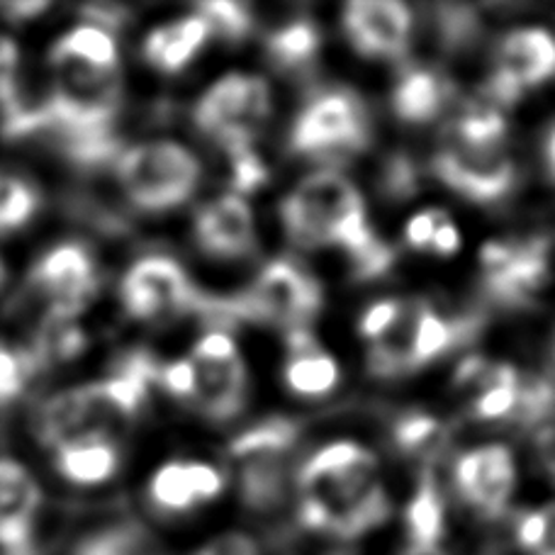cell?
Masks as SVG:
<instances>
[{
    "label": "cell",
    "mask_w": 555,
    "mask_h": 555,
    "mask_svg": "<svg viewBox=\"0 0 555 555\" xmlns=\"http://www.w3.org/2000/svg\"><path fill=\"white\" fill-rule=\"evenodd\" d=\"M35 283L52 300L49 314L68 320H76L98 291L91 256L78 244L56 246L52 254H47L37 266Z\"/></svg>",
    "instance_id": "9"
},
{
    "label": "cell",
    "mask_w": 555,
    "mask_h": 555,
    "mask_svg": "<svg viewBox=\"0 0 555 555\" xmlns=\"http://www.w3.org/2000/svg\"><path fill=\"white\" fill-rule=\"evenodd\" d=\"M3 281H5V266L0 261V285H3Z\"/></svg>",
    "instance_id": "52"
},
{
    "label": "cell",
    "mask_w": 555,
    "mask_h": 555,
    "mask_svg": "<svg viewBox=\"0 0 555 555\" xmlns=\"http://www.w3.org/2000/svg\"><path fill=\"white\" fill-rule=\"evenodd\" d=\"M443 217V212H420L416 217H412L408 230V242L414 246V249H431L436 227H439V220Z\"/></svg>",
    "instance_id": "42"
},
{
    "label": "cell",
    "mask_w": 555,
    "mask_h": 555,
    "mask_svg": "<svg viewBox=\"0 0 555 555\" xmlns=\"http://www.w3.org/2000/svg\"><path fill=\"white\" fill-rule=\"evenodd\" d=\"M446 103V86L431 72H412L395 88L392 107L404 122L424 125L441 113Z\"/></svg>",
    "instance_id": "19"
},
{
    "label": "cell",
    "mask_w": 555,
    "mask_h": 555,
    "mask_svg": "<svg viewBox=\"0 0 555 555\" xmlns=\"http://www.w3.org/2000/svg\"><path fill=\"white\" fill-rule=\"evenodd\" d=\"M434 171L441 181L473 197L478 203H490L507 195L514 185V164L500 146H468L451 142L441 149L434 162Z\"/></svg>",
    "instance_id": "8"
},
{
    "label": "cell",
    "mask_w": 555,
    "mask_h": 555,
    "mask_svg": "<svg viewBox=\"0 0 555 555\" xmlns=\"http://www.w3.org/2000/svg\"><path fill=\"white\" fill-rule=\"evenodd\" d=\"M232 158V183L236 193L246 195L259 191V188L269 181V168L263 166L259 156L254 154V149H242V152L230 154Z\"/></svg>",
    "instance_id": "35"
},
{
    "label": "cell",
    "mask_w": 555,
    "mask_h": 555,
    "mask_svg": "<svg viewBox=\"0 0 555 555\" xmlns=\"http://www.w3.org/2000/svg\"><path fill=\"white\" fill-rule=\"evenodd\" d=\"M383 181H385V191L395 197H408L414 193V188H416L414 168L408 158H395V162H390L388 171H385V176H383Z\"/></svg>",
    "instance_id": "40"
},
{
    "label": "cell",
    "mask_w": 555,
    "mask_h": 555,
    "mask_svg": "<svg viewBox=\"0 0 555 555\" xmlns=\"http://www.w3.org/2000/svg\"><path fill=\"white\" fill-rule=\"evenodd\" d=\"M83 346H86V336L81 326H76V322L68 320V317L49 314L42 336H39L37 349H33L29 353L35 356L37 365H42L49 361L74 359V356L83 351Z\"/></svg>",
    "instance_id": "25"
},
{
    "label": "cell",
    "mask_w": 555,
    "mask_h": 555,
    "mask_svg": "<svg viewBox=\"0 0 555 555\" xmlns=\"http://www.w3.org/2000/svg\"><path fill=\"white\" fill-rule=\"evenodd\" d=\"M117 176L130 201L149 212L185 203L201 183V164L173 142H152L120 154Z\"/></svg>",
    "instance_id": "2"
},
{
    "label": "cell",
    "mask_w": 555,
    "mask_h": 555,
    "mask_svg": "<svg viewBox=\"0 0 555 555\" xmlns=\"http://www.w3.org/2000/svg\"><path fill=\"white\" fill-rule=\"evenodd\" d=\"M439 434H441L439 422L426 414H410L395 426V441H398L400 449L408 453H426L429 449H434Z\"/></svg>",
    "instance_id": "34"
},
{
    "label": "cell",
    "mask_w": 555,
    "mask_h": 555,
    "mask_svg": "<svg viewBox=\"0 0 555 555\" xmlns=\"http://www.w3.org/2000/svg\"><path fill=\"white\" fill-rule=\"evenodd\" d=\"M322 287L312 275L291 261H273L263 269L251 291L230 297L232 320L283 324L287 330H305L320 312Z\"/></svg>",
    "instance_id": "3"
},
{
    "label": "cell",
    "mask_w": 555,
    "mask_h": 555,
    "mask_svg": "<svg viewBox=\"0 0 555 555\" xmlns=\"http://www.w3.org/2000/svg\"><path fill=\"white\" fill-rule=\"evenodd\" d=\"M201 555H259L251 539L242 537V533H227V537L212 541L205 546Z\"/></svg>",
    "instance_id": "44"
},
{
    "label": "cell",
    "mask_w": 555,
    "mask_h": 555,
    "mask_svg": "<svg viewBox=\"0 0 555 555\" xmlns=\"http://www.w3.org/2000/svg\"><path fill=\"white\" fill-rule=\"evenodd\" d=\"M494 74L519 93L555 74V39L543 29H517L502 39Z\"/></svg>",
    "instance_id": "14"
},
{
    "label": "cell",
    "mask_w": 555,
    "mask_h": 555,
    "mask_svg": "<svg viewBox=\"0 0 555 555\" xmlns=\"http://www.w3.org/2000/svg\"><path fill=\"white\" fill-rule=\"evenodd\" d=\"M478 395L473 400V412L480 420H500L514 412L519 395V375L512 365H488L478 383Z\"/></svg>",
    "instance_id": "22"
},
{
    "label": "cell",
    "mask_w": 555,
    "mask_h": 555,
    "mask_svg": "<svg viewBox=\"0 0 555 555\" xmlns=\"http://www.w3.org/2000/svg\"><path fill=\"white\" fill-rule=\"evenodd\" d=\"M463 330L461 326L443 322L439 314H434L431 310L422 307L420 314H416L412 334V371L422 369V365L439 359L441 353L449 351Z\"/></svg>",
    "instance_id": "23"
},
{
    "label": "cell",
    "mask_w": 555,
    "mask_h": 555,
    "mask_svg": "<svg viewBox=\"0 0 555 555\" xmlns=\"http://www.w3.org/2000/svg\"><path fill=\"white\" fill-rule=\"evenodd\" d=\"M514 412H517L521 424H543L555 412V385L543 378H533L527 385L519 383Z\"/></svg>",
    "instance_id": "31"
},
{
    "label": "cell",
    "mask_w": 555,
    "mask_h": 555,
    "mask_svg": "<svg viewBox=\"0 0 555 555\" xmlns=\"http://www.w3.org/2000/svg\"><path fill=\"white\" fill-rule=\"evenodd\" d=\"M507 125L494 111H473L453 127V142L468 146H500Z\"/></svg>",
    "instance_id": "29"
},
{
    "label": "cell",
    "mask_w": 555,
    "mask_h": 555,
    "mask_svg": "<svg viewBox=\"0 0 555 555\" xmlns=\"http://www.w3.org/2000/svg\"><path fill=\"white\" fill-rule=\"evenodd\" d=\"M39 490L20 463L0 461V548L5 555H37L33 546Z\"/></svg>",
    "instance_id": "12"
},
{
    "label": "cell",
    "mask_w": 555,
    "mask_h": 555,
    "mask_svg": "<svg viewBox=\"0 0 555 555\" xmlns=\"http://www.w3.org/2000/svg\"><path fill=\"white\" fill-rule=\"evenodd\" d=\"M285 380L287 388L295 395H302V398H322V395L332 392L336 383H339V365L320 349L291 356V361L285 365Z\"/></svg>",
    "instance_id": "20"
},
{
    "label": "cell",
    "mask_w": 555,
    "mask_h": 555,
    "mask_svg": "<svg viewBox=\"0 0 555 555\" xmlns=\"http://www.w3.org/2000/svg\"><path fill=\"white\" fill-rule=\"evenodd\" d=\"M37 210V195L25 181L0 176V232L23 227Z\"/></svg>",
    "instance_id": "28"
},
{
    "label": "cell",
    "mask_w": 555,
    "mask_h": 555,
    "mask_svg": "<svg viewBox=\"0 0 555 555\" xmlns=\"http://www.w3.org/2000/svg\"><path fill=\"white\" fill-rule=\"evenodd\" d=\"M195 398L215 422H227L244 410L246 369L234 341L222 332L207 334L195 346Z\"/></svg>",
    "instance_id": "6"
},
{
    "label": "cell",
    "mask_w": 555,
    "mask_h": 555,
    "mask_svg": "<svg viewBox=\"0 0 555 555\" xmlns=\"http://www.w3.org/2000/svg\"><path fill=\"white\" fill-rule=\"evenodd\" d=\"M404 555H443L439 548H410Z\"/></svg>",
    "instance_id": "51"
},
{
    "label": "cell",
    "mask_w": 555,
    "mask_h": 555,
    "mask_svg": "<svg viewBox=\"0 0 555 555\" xmlns=\"http://www.w3.org/2000/svg\"><path fill=\"white\" fill-rule=\"evenodd\" d=\"M197 297L185 271L166 256L139 261L122 281V300L137 320H158L164 314L195 312Z\"/></svg>",
    "instance_id": "7"
},
{
    "label": "cell",
    "mask_w": 555,
    "mask_h": 555,
    "mask_svg": "<svg viewBox=\"0 0 555 555\" xmlns=\"http://www.w3.org/2000/svg\"><path fill=\"white\" fill-rule=\"evenodd\" d=\"M139 546H142V531L130 524V527L93 533V537L81 541L74 555H137Z\"/></svg>",
    "instance_id": "33"
},
{
    "label": "cell",
    "mask_w": 555,
    "mask_h": 555,
    "mask_svg": "<svg viewBox=\"0 0 555 555\" xmlns=\"http://www.w3.org/2000/svg\"><path fill=\"white\" fill-rule=\"evenodd\" d=\"M408 529L412 548H436L443 533V502L429 473L408 507Z\"/></svg>",
    "instance_id": "21"
},
{
    "label": "cell",
    "mask_w": 555,
    "mask_h": 555,
    "mask_svg": "<svg viewBox=\"0 0 555 555\" xmlns=\"http://www.w3.org/2000/svg\"><path fill=\"white\" fill-rule=\"evenodd\" d=\"M210 35V27L201 15L183 17L178 23L154 29L144 42V54L162 72L176 74L193 62V56L201 52Z\"/></svg>",
    "instance_id": "15"
},
{
    "label": "cell",
    "mask_w": 555,
    "mask_h": 555,
    "mask_svg": "<svg viewBox=\"0 0 555 555\" xmlns=\"http://www.w3.org/2000/svg\"><path fill=\"white\" fill-rule=\"evenodd\" d=\"M49 5L47 3H0V13H3L8 20H29L39 13H44Z\"/></svg>",
    "instance_id": "48"
},
{
    "label": "cell",
    "mask_w": 555,
    "mask_h": 555,
    "mask_svg": "<svg viewBox=\"0 0 555 555\" xmlns=\"http://www.w3.org/2000/svg\"><path fill=\"white\" fill-rule=\"evenodd\" d=\"M459 246H461V234H459V230H455V227L449 222V217L443 215L441 220H439V227H436L431 249H434L436 254H441V256H451V254L459 251Z\"/></svg>",
    "instance_id": "46"
},
{
    "label": "cell",
    "mask_w": 555,
    "mask_h": 555,
    "mask_svg": "<svg viewBox=\"0 0 555 555\" xmlns=\"http://www.w3.org/2000/svg\"><path fill=\"white\" fill-rule=\"evenodd\" d=\"M291 144L297 154L314 158L361 152L369 144V120L361 101L351 93L317 98L297 117Z\"/></svg>",
    "instance_id": "5"
},
{
    "label": "cell",
    "mask_w": 555,
    "mask_h": 555,
    "mask_svg": "<svg viewBox=\"0 0 555 555\" xmlns=\"http://www.w3.org/2000/svg\"><path fill=\"white\" fill-rule=\"evenodd\" d=\"M351 261H353V271L359 278H378V275L390 271L395 254L388 244L375 240L365 246L363 251L351 256Z\"/></svg>",
    "instance_id": "37"
},
{
    "label": "cell",
    "mask_w": 555,
    "mask_h": 555,
    "mask_svg": "<svg viewBox=\"0 0 555 555\" xmlns=\"http://www.w3.org/2000/svg\"><path fill=\"white\" fill-rule=\"evenodd\" d=\"M197 15H201L210 33H217L222 39H236L246 37L251 29V15L249 10L240 3H224V0H215V3H203L197 8Z\"/></svg>",
    "instance_id": "30"
},
{
    "label": "cell",
    "mask_w": 555,
    "mask_h": 555,
    "mask_svg": "<svg viewBox=\"0 0 555 555\" xmlns=\"http://www.w3.org/2000/svg\"><path fill=\"white\" fill-rule=\"evenodd\" d=\"M543 529H546V521H543V512H531L519 521L517 527V537L519 543L527 551L537 553L543 543Z\"/></svg>",
    "instance_id": "45"
},
{
    "label": "cell",
    "mask_w": 555,
    "mask_h": 555,
    "mask_svg": "<svg viewBox=\"0 0 555 555\" xmlns=\"http://www.w3.org/2000/svg\"><path fill=\"white\" fill-rule=\"evenodd\" d=\"M56 465L76 485H98L117 468V453L111 439H83L56 449Z\"/></svg>",
    "instance_id": "16"
},
{
    "label": "cell",
    "mask_w": 555,
    "mask_h": 555,
    "mask_svg": "<svg viewBox=\"0 0 555 555\" xmlns=\"http://www.w3.org/2000/svg\"><path fill=\"white\" fill-rule=\"evenodd\" d=\"M271 91L259 76L230 74L203 95L195 122L227 152L251 149L259 127L269 120Z\"/></svg>",
    "instance_id": "4"
},
{
    "label": "cell",
    "mask_w": 555,
    "mask_h": 555,
    "mask_svg": "<svg viewBox=\"0 0 555 555\" xmlns=\"http://www.w3.org/2000/svg\"><path fill=\"white\" fill-rule=\"evenodd\" d=\"M158 383L173 398H195V369L191 361H176L158 371Z\"/></svg>",
    "instance_id": "39"
},
{
    "label": "cell",
    "mask_w": 555,
    "mask_h": 555,
    "mask_svg": "<svg viewBox=\"0 0 555 555\" xmlns=\"http://www.w3.org/2000/svg\"><path fill=\"white\" fill-rule=\"evenodd\" d=\"M188 470H191L193 490L197 502L212 500L222 492V475L205 463H188Z\"/></svg>",
    "instance_id": "41"
},
{
    "label": "cell",
    "mask_w": 555,
    "mask_h": 555,
    "mask_svg": "<svg viewBox=\"0 0 555 555\" xmlns=\"http://www.w3.org/2000/svg\"><path fill=\"white\" fill-rule=\"evenodd\" d=\"M514 459L504 446H485L463 453L455 463V485L473 507L488 517L504 509L514 492Z\"/></svg>",
    "instance_id": "11"
},
{
    "label": "cell",
    "mask_w": 555,
    "mask_h": 555,
    "mask_svg": "<svg viewBox=\"0 0 555 555\" xmlns=\"http://www.w3.org/2000/svg\"><path fill=\"white\" fill-rule=\"evenodd\" d=\"M546 164H548V171H551L553 181H555V127L546 139Z\"/></svg>",
    "instance_id": "50"
},
{
    "label": "cell",
    "mask_w": 555,
    "mask_h": 555,
    "mask_svg": "<svg viewBox=\"0 0 555 555\" xmlns=\"http://www.w3.org/2000/svg\"><path fill=\"white\" fill-rule=\"evenodd\" d=\"M317 49H320V35L305 20H300V23H287L269 37V54L283 68H300L310 64Z\"/></svg>",
    "instance_id": "24"
},
{
    "label": "cell",
    "mask_w": 555,
    "mask_h": 555,
    "mask_svg": "<svg viewBox=\"0 0 555 555\" xmlns=\"http://www.w3.org/2000/svg\"><path fill=\"white\" fill-rule=\"evenodd\" d=\"M344 27L365 56H402L410 44L412 15L395 0H356L346 5Z\"/></svg>",
    "instance_id": "10"
},
{
    "label": "cell",
    "mask_w": 555,
    "mask_h": 555,
    "mask_svg": "<svg viewBox=\"0 0 555 555\" xmlns=\"http://www.w3.org/2000/svg\"><path fill=\"white\" fill-rule=\"evenodd\" d=\"M402 305L404 302H398V300H385V302L373 305L361 320V334L365 336V339L373 344L383 339V336L388 334L395 324H398L400 314H402Z\"/></svg>",
    "instance_id": "36"
},
{
    "label": "cell",
    "mask_w": 555,
    "mask_h": 555,
    "mask_svg": "<svg viewBox=\"0 0 555 555\" xmlns=\"http://www.w3.org/2000/svg\"><path fill=\"white\" fill-rule=\"evenodd\" d=\"M37 369L39 365L29 351H13L8 346H0V404L15 400Z\"/></svg>",
    "instance_id": "32"
},
{
    "label": "cell",
    "mask_w": 555,
    "mask_h": 555,
    "mask_svg": "<svg viewBox=\"0 0 555 555\" xmlns=\"http://www.w3.org/2000/svg\"><path fill=\"white\" fill-rule=\"evenodd\" d=\"M197 240L212 256L240 259L251 254L256 244L254 217L240 195H222L197 215Z\"/></svg>",
    "instance_id": "13"
},
{
    "label": "cell",
    "mask_w": 555,
    "mask_h": 555,
    "mask_svg": "<svg viewBox=\"0 0 555 555\" xmlns=\"http://www.w3.org/2000/svg\"><path fill=\"white\" fill-rule=\"evenodd\" d=\"M52 64H78L95 72H117V47L103 27H76L54 44Z\"/></svg>",
    "instance_id": "17"
},
{
    "label": "cell",
    "mask_w": 555,
    "mask_h": 555,
    "mask_svg": "<svg viewBox=\"0 0 555 555\" xmlns=\"http://www.w3.org/2000/svg\"><path fill=\"white\" fill-rule=\"evenodd\" d=\"M242 494L251 509H269L283 498L285 490V455L251 453L242 455Z\"/></svg>",
    "instance_id": "18"
},
{
    "label": "cell",
    "mask_w": 555,
    "mask_h": 555,
    "mask_svg": "<svg viewBox=\"0 0 555 555\" xmlns=\"http://www.w3.org/2000/svg\"><path fill=\"white\" fill-rule=\"evenodd\" d=\"M149 494L156 507L168 509V512H185L191 509L197 502L191 470H188V463H168L162 470L154 475L152 488Z\"/></svg>",
    "instance_id": "26"
},
{
    "label": "cell",
    "mask_w": 555,
    "mask_h": 555,
    "mask_svg": "<svg viewBox=\"0 0 555 555\" xmlns=\"http://www.w3.org/2000/svg\"><path fill=\"white\" fill-rule=\"evenodd\" d=\"M541 512H543V521H546V529H543V543L537 551V555H555V502Z\"/></svg>",
    "instance_id": "49"
},
{
    "label": "cell",
    "mask_w": 555,
    "mask_h": 555,
    "mask_svg": "<svg viewBox=\"0 0 555 555\" xmlns=\"http://www.w3.org/2000/svg\"><path fill=\"white\" fill-rule=\"evenodd\" d=\"M17 64H20L17 47L10 42V39L0 37V101H3V98L10 93V88L15 86Z\"/></svg>",
    "instance_id": "43"
},
{
    "label": "cell",
    "mask_w": 555,
    "mask_h": 555,
    "mask_svg": "<svg viewBox=\"0 0 555 555\" xmlns=\"http://www.w3.org/2000/svg\"><path fill=\"white\" fill-rule=\"evenodd\" d=\"M297 439V424L287 420H269L254 429L244 431L240 439L232 443V455L234 459H242V455L251 453H283L295 446Z\"/></svg>",
    "instance_id": "27"
},
{
    "label": "cell",
    "mask_w": 555,
    "mask_h": 555,
    "mask_svg": "<svg viewBox=\"0 0 555 555\" xmlns=\"http://www.w3.org/2000/svg\"><path fill=\"white\" fill-rule=\"evenodd\" d=\"M285 230L300 246L339 244L356 256L378 240L365 220L363 197L344 176L320 171L295 188L281 207Z\"/></svg>",
    "instance_id": "1"
},
{
    "label": "cell",
    "mask_w": 555,
    "mask_h": 555,
    "mask_svg": "<svg viewBox=\"0 0 555 555\" xmlns=\"http://www.w3.org/2000/svg\"><path fill=\"white\" fill-rule=\"evenodd\" d=\"M537 451L543 468H546L555 478V424L541 426L537 434Z\"/></svg>",
    "instance_id": "47"
},
{
    "label": "cell",
    "mask_w": 555,
    "mask_h": 555,
    "mask_svg": "<svg viewBox=\"0 0 555 555\" xmlns=\"http://www.w3.org/2000/svg\"><path fill=\"white\" fill-rule=\"evenodd\" d=\"M439 23H441V33H443L446 42L455 47V44L468 42L473 33H475V25H478V20L473 17L468 8L451 5V8H441Z\"/></svg>",
    "instance_id": "38"
}]
</instances>
